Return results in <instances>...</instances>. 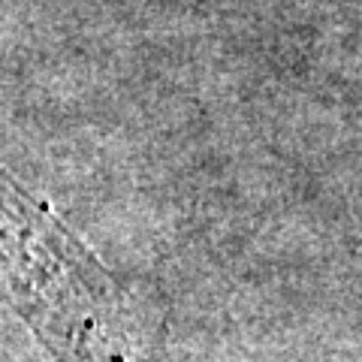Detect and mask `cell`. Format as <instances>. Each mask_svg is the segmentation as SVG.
Instances as JSON below:
<instances>
[{"label": "cell", "mask_w": 362, "mask_h": 362, "mask_svg": "<svg viewBox=\"0 0 362 362\" xmlns=\"http://www.w3.org/2000/svg\"><path fill=\"white\" fill-rule=\"evenodd\" d=\"M0 299L58 362H169L151 320L54 214L0 178Z\"/></svg>", "instance_id": "cell-1"}]
</instances>
